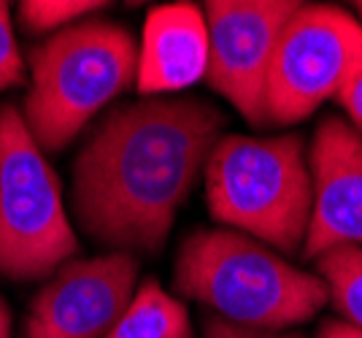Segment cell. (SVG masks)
I'll return each mask as SVG.
<instances>
[{
    "instance_id": "cell-3",
    "label": "cell",
    "mask_w": 362,
    "mask_h": 338,
    "mask_svg": "<svg viewBox=\"0 0 362 338\" xmlns=\"http://www.w3.org/2000/svg\"><path fill=\"white\" fill-rule=\"evenodd\" d=\"M28 65L25 124L44 152H62L136 81L138 44L117 22L84 19L38 44Z\"/></svg>"
},
{
    "instance_id": "cell-19",
    "label": "cell",
    "mask_w": 362,
    "mask_h": 338,
    "mask_svg": "<svg viewBox=\"0 0 362 338\" xmlns=\"http://www.w3.org/2000/svg\"><path fill=\"white\" fill-rule=\"evenodd\" d=\"M357 11H360V19H362V0L357 3Z\"/></svg>"
},
{
    "instance_id": "cell-18",
    "label": "cell",
    "mask_w": 362,
    "mask_h": 338,
    "mask_svg": "<svg viewBox=\"0 0 362 338\" xmlns=\"http://www.w3.org/2000/svg\"><path fill=\"white\" fill-rule=\"evenodd\" d=\"M0 338H14V322H11V308L0 298Z\"/></svg>"
},
{
    "instance_id": "cell-5",
    "label": "cell",
    "mask_w": 362,
    "mask_h": 338,
    "mask_svg": "<svg viewBox=\"0 0 362 338\" xmlns=\"http://www.w3.org/2000/svg\"><path fill=\"white\" fill-rule=\"evenodd\" d=\"M62 187L16 103L0 106V276L35 281L74 260Z\"/></svg>"
},
{
    "instance_id": "cell-13",
    "label": "cell",
    "mask_w": 362,
    "mask_h": 338,
    "mask_svg": "<svg viewBox=\"0 0 362 338\" xmlns=\"http://www.w3.org/2000/svg\"><path fill=\"white\" fill-rule=\"evenodd\" d=\"M98 8H106V3L92 0H25L19 3V25L28 33H54L71 28L76 22H84L87 14H95Z\"/></svg>"
},
{
    "instance_id": "cell-7",
    "label": "cell",
    "mask_w": 362,
    "mask_h": 338,
    "mask_svg": "<svg viewBox=\"0 0 362 338\" xmlns=\"http://www.w3.org/2000/svg\"><path fill=\"white\" fill-rule=\"evenodd\" d=\"M295 0H209V84L255 127L268 124V76Z\"/></svg>"
},
{
    "instance_id": "cell-15",
    "label": "cell",
    "mask_w": 362,
    "mask_h": 338,
    "mask_svg": "<svg viewBox=\"0 0 362 338\" xmlns=\"http://www.w3.org/2000/svg\"><path fill=\"white\" fill-rule=\"evenodd\" d=\"M203 338H303L298 333H284V330H257V327H241L209 314L203 322Z\"/></svg>"
},
{
    "instance_id": "cell-9",
    "label": "cell",
    "mask_w": 362,
    "mask_h": 338,
    "mask_svg": "<svg viewBox=\"0 0 362 338\" xmlns=\"http://www.w3.org/2000/svg\"><path fill=\"white\" fill-rule=\"evenodd\" d=\"M311 222L305 260L357 246L362 249V133L338 117L322 120L308 152Z\"/></svg>"
},
{
    "instance_id": "cell-1",
    "label": "cell",
    "mask_w": 362,
    "mask_h": 338,
    "mask_svg": "<svg viewBox=\"0 0 362 338\" xmlns=\"http://www.w3.org/2000/svg\"><path fill=\"white\" fill-rule=\"evenodd\" d=\"M197 98H141L108 111L71 170L76 222L111 252L154 255L222 133Z\"/></svg>"
},
{
    "instance_id": "cell-6",
    "label": "cell",
    "mask_w": 362,
    "mask_h": 338,
    "mask_svg": "<svg viewBox=\"0 0 362 338\" xmlns=\"http://www.w3.org/2000/svg\"><path fill=\"white\" fill-rule=\"evenodd\" d=\"M362 68V22L338 6L300 3L273 52L268 76V124L308 120L338 98Z\"/></svg>"
},
{
    "instance_id": "cell-4",
    "label": "cell",
    "mask_w": 362,
    "mask_h": 338,
    "mask_svg": "<svg viewBox=\"0 0 362 338\" xmlns=\"http://www.w3.org/2000/svg\"><path fill=\"white\" fill-rule=\"evenodd\" d=\"M211 216L292 255L311 222V170L300 136H219L203 168Z\"/></svg>"
},
{
    "instance_id": "cell-12",
    "label": "cell",
    "mask_w": 362,
    "mask_h": 338,
    "mask_svg": "<svg viewBox=\"0 0 362 338\" xmlns=\"http://www.w3.org/2000/svg\"><path fill=\"white\" fill-rule=\"evenodd\" d=\"M317 268L344 322L362 330V249L346 246L327 252L317 260Z\"/></svg>"
},
{
    "instance_id": "cell-14",
    "label": "cell",
    "mask_w": 362,
    "mask_h": 338,
    "mask_svg": "<svg viewBox=\"0 0 362 338\" xmlns=\"http://www.w3.org/2000/svg\"><path fill=\"white\" fill-rule=\"evenodd\" d=\"M25 81V60L16 44L8 3L0 0V93L14 90Z\"/></svg>"
},
{
    "instance_id": "cell-11",
    "label": "cell",
    "mask_w": 362,
    "mask_h": 338,
    "mask_svg": "<svg viewBox=\"0 0 362 338\" xmlns=\"http://www.w3.org/2000/svg\"><path fill=\"white\" fill-rule=\"evenodd\" d=\"M189 311L176 295L146 279L136 287V295L117 325L103 338H192Z\"/></svg>"
},
{
    "instance_id": "cell-2",
    "label": "cell",
    "mask_w": 362,
    "mask_h": 338,
    "mask_svg": "<svg viewBox=\"0 0 362 338\" xmlns=\"http://www.w3.org/2000/svg\"><path fill=\"white\" fill-rule=\"evenodd\" d=\"M173 290L227 322L257 330L308 322L330 301L319 274L295 268L271 246L230 228H200L181 241Z\"/></svg>"
},
{
    "instance_id": "cell-10",
    "label": "cell",
    "mask_w": 362,
    "mask_h": 338,
    "mask_svg": "<svg viewBox=\"0 0 362 338\" xmlns=\"http://www.w3.org/2000/svg\"><path fill=\"white\" fill-rule=\"evenodd\" d=\"M209 74V22L195 3L154 6L138 44L136 87L144 98L179 95Z\"/></svg>"
},
{
    "instance_id": "cell-8",
    "label": "cell",
    "mask_w": 362,
    "mask_h": 338,
    "mask_svg": "<svg viewBox=\"0 0 362 338\" xmlns=\"http://www.w3.org/2000/svg\"><path fill=\"white\" fill-rule=\"evenodd\" d=\"M138 287V257L108 252L68 260L35 292L25 338H103L117 325Z\"/></svg>"
},
{
    "instance_id": "cell-16",
    "label": "cell",
    "mask_w": 362,
    "mask_h": 338,
    "mask_svg": "<svg viewBox=\"0 0 362 338\" xmlns=\"http://www.w3.org/2000/svg\"><path fill=\"white\" fill-rule=\"evenodd\" d=\"M338 103L346 108V114L351 117V122L360 127L362 133V68L354 71L351 78L344 84V90L338 93Z\"/></svg>"
},
{
    "instance_id": "cell-17",
    "label": "cell",
    "mask_w": 362,
    "mask_h": 338,
    "mask_svg": "<svg viewBox=\"0 0 362 338\" xmlns=\"http://www.w3.org/2000/svg\"><path fill=\"white\" fill-rule=\"evenodd\" d=\"M317 338H362V330L351 327L344 320H327V322L319 327Z\"/></svg>"
}]
</instances>
